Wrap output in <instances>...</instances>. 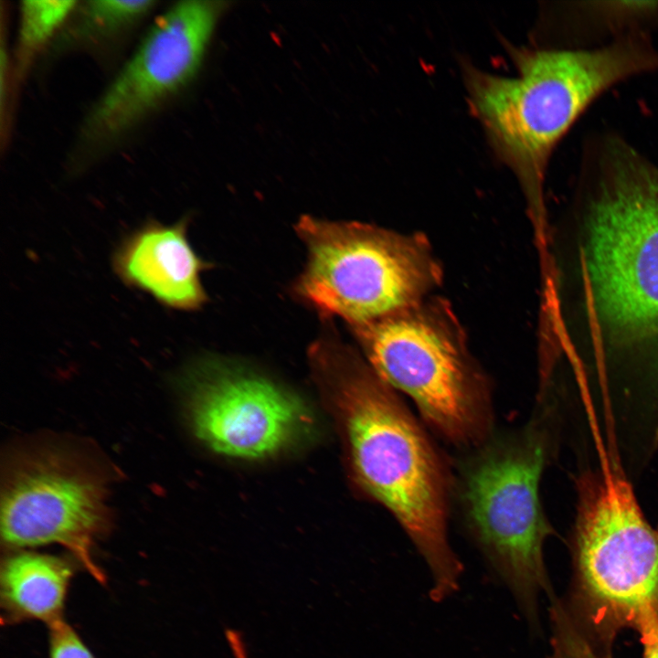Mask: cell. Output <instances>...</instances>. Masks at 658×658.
Listing matches in <instances>:
<instances>
[{"instance_id": "cell-10", "label": "cell", "mask_w": 658, "mask_h": 658, "mask_svg": "<svg viewBox=\"0 0 658 658\" xmlns=\"http://www.w3.org/2000/svg\"><path fill=\"white\" fill-rule=\"evenodd\" d=\"M196 437L214 451L241 459L270 456L306 422L302 401L272 381L203 361L182 378Z\"/></svg>"}, {"instance_id": "cell-3", "label": "cell", "mask_w": 658, "mask_h": 658, "mask_svg": "<svg viewBox=\"0 0 658 658\" xmlns=\"http://www.w3.org/2000/svg\"><path fill=\"white\" fill-rule=\"evenodd\" d=\"M557 409L540 396L526 423L494 431L451 468V505L465 533L530 624L536 622L538 593L550 589L543 549L555 530L540 483L557 447Z\"/></svg>"}, {"instance_id": "cell-5", "label": "cell", "mask_w": 658, "mask_h": 658, "mask_svg": "<svg viewBox=\"0 0 658 658\" xmlns=\"http://www.w3.org/2000/svg\"><path fill=\"white\" fill-rule=\"evenodd\" d=\"M352 331L374 371L441 439L466 451L494 431L490 381L445 301L425 299Z\"/></svg>"}, {"instance_id": "cell-8", "label": "cell", "mask_w": 658, "mask_h": 658, "mask_svg": "<svg viewBox=\"0 0 658 658\" xmlns=\"http://www.w3.org/2000/svg\"><path fill=\"white\" fill-rule=\"evenodd\" d=\"M105 483L80 456L56 447L26 451L6 470L1 536L9 550L58 544L96 581L106 577L92 557L108 524Z\"/></svg>"}, {"instance_id": "cell-11", "label": "cell", "mask_w": 658, "mask_h": 658, "mask_svg": "<svg viewBox=\"0 0 658 658\" xmlns=\"http://www.w3.org/2000/svg\"><path fill=\"white\" fill-rule=\"evenodd\" d=\"M187 226L186 218L171 225L151 219L126 235L111 258L118 278L167 308H201L207 296L200 275L209 264L191 247Z\"/></svg>"}, {"instance_id": "cell-16", "label": "cell", "mask_w": 658, "mask_h": 658, "mask_svg": "<svg viewBox=\"0 0 658 658\" xmlns=\"http://www.w3.org/2000/svg\"><path fill=\"white\" fill-rule=\"evenodd\" d=\"M554 653L552 658H601L569 627L558 606L554 607Z\"/></svg>"}, {"instance_id": "cell-12", "label": "cell", "mask_w": 658, "mask_h": 658, "mask_svg": "<svg viewBox=\"0 0 658 658\" xmlns=\"http://www.w3.org/2000/svg\"><path fill=\"white\" fill-rule=\"evenodd\" d=\"M74 561L27 549L10 550L0 568V605L7 624L64 620Z\"/></svg>"}, {"instance_id": "cell-13", "label": "cell", "mask_w": 658, "mask_h": 658, "mask_svg": "<svg viewBox=\"0 0 658 658\" xmlns=\"http://www.w3.org/2000/svg\"><path fill=\"white\" fill-rule=\"evenodd\" d=\"M544 29L557 35L550 48L589 49L658 26V1H576L551 7Z\"/></svg>"}, {"instance_id": "cell-6", "label": "cell", "mask_w": 658, "mask_h": 658, "mask_svg": "<svg viewBox=\"0 0 658 658\" xmlns=\"http://www.w3.org/2000/svg\"><path fill=\"white\" fill-rule=\"evenodd\" d=\"M295 229L307 261L294 292L321 314L337 316L351 328L425 300L442 279L422 235L307 215Z\"/></svg>"}, {"instance_id": "cell-4", "label": "cell", "mask_w": 658, "mask_h": 658, "mask_svg": "<svg viewBox=\"0 0 658 658\" xmlns=\"http://www.w3.org/2000/svg\"><path fill=\"white\" fill-rule=\"evenodd\" d=\"M586 263L600 322L627 345L658 341V164L614 132L586 140Z\"/></svg>"}, {"instance_id": "cell-17", "label": "cell", "mask_w": 658, "mask_h": 658, "mask_svg": "<svg viewBox=\"0 0 658 658\" xmlns=\"http://www.w3.org/2000/svg\"><path fill=\"white\" fill-rule=\"evenodd\" d=\"M48 628V658H96L65 619Z\"/></svg>"}, {"instance_id": "cell-9", "label": "cell", "mask_w": 658, "mask_h": 658, "mask_svg": "<svg viewBox=\"0 0 658 658\" xmlns=\"http://www.w3.org/2000/svg\"><path fill=\"white\" fill-rule=\"evenodd\" d=\"M226 3L184 1L160 16L90 111L88 142H109L133 127L196 73Z\"/></svg>"}, {"instance_id": "cell-18", "label": "cell", "mask_w": 658, "mask_h": 658, "mask_svg": "<svg viewBox=\"0 0 658 658\" xmlns=\"http://www.w3.org/2000/svg\"><path fill=\"white\" fill-rule=\"evenodd\" d=\"M635 628L640 632L643 658H658V613L653 610H646Z\"/></svg>"}, {"instance_id": "cell-7", "label": "cell", "mask_w": 658, "mask_h": 658, "mask_svg": "<svg viewBox=\"0 0 658 658\" xmlns=\"http://www.w3.org/2000/svg\"><path fill=\"white\" fill-rule=\"evenodd\" d=\"M603 461L576 479L577 574L595 622L635 627L646 610L658 613V529L645 518L621 466Z\"/></svg>"}, {"instance_id": "cell-2", "label": "cell", "mask_w": 658, "mask_h": 658, "mask_svg": "<svg viewBox=\"0 0 658 658\" xmlns=\"http://www.w3.org/2000/svg\"><path fill=\"white\" fill-rule=\"evenodd\" d=\"M515 72L494 74L465 61L468 102L489 143L518 178L536 215L550 157L568 130L612 86L658 73L650 32H635L602 47L568 49L509 47Z\"/></svg>"}, {"instance_id": "cell-14", "label": "cell", "mask_w": 658, "mask_h": 658, "mask_svg": "<svg viewBox=\"0 0 658 658\" xmlns=\"http://www.w3.org/2000/svg\"><path fill=\"white\" fill-rule=\"evenodd\" d=\"M72 0H27L19 9L18 48L27 59L39 50L75 9Z\"/></svg>"}, {"instance_id": "cell-1", "label": "cell", "mask_w": 658, "mask_h": 658, "mask_svg": "<svg viewBox=\"0 0 658 658\" xmlns=\"http://www.w3.org/2000/svg\"><path fill=\"white\" fill-rule=\"evenodd\" d=\"M309 358L344 426L356 482L400 525L430 572V598L442 601L463 572L448 530L452 469L396 390L350 347L324 337Z\"/></svg>"}, {"instance_id": "cell-15", "label": "cell", "mask_w": 658, "mask_h": 658, "mask_svg": "<svg viewBox=\"0 0 658 658\" xmlns=\"http://www.w3.org/2000/svg\"><path fill=\"white\" fill-rule=\"evenodd\" d=\"M154 5L151 0H93L87 2L85 15L94 27L111 32L132 25Z\"/></svg>"}]
</instances>
